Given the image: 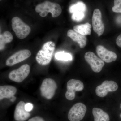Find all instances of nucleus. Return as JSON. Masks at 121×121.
<instances>
[{
    "mask_svg": "<svg viewBox=\"0 0 121 121\" xmlns=\"http://www.w3.org/2000/svg\"><path fill=\"white\" fill-rule=\"evenodd\" d=\"M55 48V44L52 41H48L44 43L36 56L37 63L42 66L49 64L52 60Z\"/></svg>",
    "mask_w": 121,
    "mask_h": 121,
    "instance_id": "nucleus-1",
    "label": "nucleus"
},
{
    "mask_svg": "<svg viewBox=\"0 0 121 121\" xmlns=\"http://www.w3.org/2000/svg\"><path fill=\"white\" fill-rule=\"evenodd\" d=\"M36 12L39 13L41 17H45L48 13H52V17H56L61 14L62 8L57 3L46 1L37 5L35 8Z\"/></svg>",
    "mask_w": 121,
    "mask_h": 121,
    "instance_id": "nucleus-2",
    "label": "nucleus"
},
{
    "mask_svg": "<svg viewBox=\"0 0 121 121\" xmlns=\"http://www.w3.org/2000/svg\"><path fill=\"white\" fill-rule=\"evenodd\" d=\"M12 26L13 31L17 38L19 39L26 38L31 32L30 27L17 17H13L12 19Z\"/></svg>",
    "mask_w": 121,
    "mask_h": 121,
    "instance_id": "nucleus-3",
    "label": "nucleus"
},
{
    "mask_svg": "<svg viewBox=\"0 0 121 121\" xmlns=\"http://www.w3.org/2000/svg\"><path fill=\"white\" fill-rule=\"evenodd\" d=\"M57 89L56 82L52 79L47 78L43 81L40 87V90L43 97L50 99L54 97Z\"/></svg>",
    "mask_w": 121,
    "mask_h": 121,
    "instance_id": "nucleus-4",
    "label": "nucleus"
},
{
    "mask_svg": "<svg viewBox=\"0 0 121 121\" xmlns=\"http://www.w3.org/2000/svg\"><path fill=\"white\" fill-rule=\"evenodd\" d=\"M87 110L86 106L82 103L75 104L71 108L68 114L70 121H80L84 117Z\"/></svg>",
    "mask_w": 121,
    "mask_h": 121,
    "instance_id": "nucleus-5",
    "label": "nucleus"
},
{
    "mask_svg": "<svg viewBox=\"0 0 121 121\" xmlns=\"http://www.w3.org/2000/svg\"><path fill=\"white\" fill-rule=\"evenodd\" d=\"M30 71V66L28 64H24L18 69L11 71L9 74V78L15 82H22L28 77Z\"/></svg>",
    "mask_w": 121,
    "mask_h": 121,
    "instance_id": "nucleus-6",
    "label": "nucleus"
},
{
    "mask_svg": "<svg viewBox=\"0 0 121 121\" xmlns=\"http://www.w3.org/2000/svg\"><path fill=\"white\" fill-rule=\"evenodd\" d=\"M84 84L80 80L75 79L69 80L67 83V91L65 93V97L68 100H73L75 96V92L80 91L84 89Z\"/></svg>",
    "mask_w": 121,
    "mask_h": 121,
    "instance_id": "nucleus-7",
    "label": "nucleus"
},
{
    "mask_svg": "<svg viewBox=\"0 0 121 121\" xmlns=\"http://www.w3.org/2000/svg\"><path fill=\"white\" fill-rule=\"evenodd\" d=\"M84 59L90 66L92 70L96 73L100 72L105 65L104 61L91 52H86L84 55Z\"/></svg>",
    "mask_w": 121,
    "mask_h": 121,
    "instance_id": "nucleus-8",
    "label": "nucleus"
},
{
    "mask_svg": "<svg viewBox=\"0 0 121 121\" xmlns=\"http://www.w3.org/2000/svg\"><path fill=\"white\" fill-rule=\"evenodd\" d=\"M118 89V86L115 82L105 80L96 87L95 93L98 97H104L107 95L108 92L115 91Z\"/></svg>",
    "mask_w": 121,
    "mask_h": 121,
    "instance_id": "nucleus-9",
    "label": "nucleus"
},
{
    "mask_svg": "<svg viewBox=\"0 0 121 121\" xmlns=\"http://www.w3.org/2000/svg\"><path fill=\"white\" fill-rule=\"evenodd\" d=\"M31 52L28 50H22L16 52L8 58L6 61V65L11 67L28 58Z\"/></svg>",
    "mask_w": 121,
    "mask_h": 121,
    "instance_id": "nucleus-10",
    "label": "nucleus"
},
{
    "mask_svg": "<svg viewBox=\"0 0 121 121\" xmlns=\"http://www.w3.org/2000/svg\"><path fill=\"white\" fill-rule=\"evenodd\" d=\"M102 14L99 9H95L93 12L92 22L93 30L99 36L104 32L105 27L102 19Z\"/></svg>",
    "mask_w": 121,
    "mask_h": 121,
    "instance_id": "nucleus-11",
    "label": "nucleus"
},
{
    "mask_svg": "<svg viewBox=\"0 0 121 121\" xmlns=\"http://www.w3.org/2000/svg\"><path fill=\"white\" fill-rule=\"evenodd\" d=\"M96 51L99 58L106 63H111L117 59V54L113 52L107 50L102 45L97 46Z\"/></svg>",
    "mask_w": 121,
    "mask_h": 121,
    "instance_id": "nucleus-12",
    "label": "nucleus"
},
{
    "mask_svg": "<svg viewBox=\"0 0 121 121\" xmlns=\"http://www.w3.org/2000/svg\"><path fill=\"white\" fill-rule=\"evenodd\" d=\"M25 105L24 102L21 101L16 106L14 113V119L16 121H25L30 117L31 114L26 110Z\"/></svg>",
    "mask_w": 121,
    "mask_h": 121,
    "instance_id": "nucleus-13",
    "label": "nucleus"
},
{
    "mask_svg": "<svg viewBox=\"0 0 121 121\" xmlns=\"http://www.w3.org/2000/svg\"><path fill=\"white\" fill-rule=\"evenodd\" d=\"M17 91L15 87L10 85H5L0 86V100L4 99H10L14 96Z\"/></svg>",
    "mask_w": 121,
    "mask_h": 121,
    "instance_id": "nucleus-14",
    "label": "nucleus"
},
{
    "mask_svg": "<svg viewBox=\"0 0 121 121\" xmlns=\"http://www.w3.org/2000/svg\"><path fill=\"white\" fill-rule=\"evenodd\" d=\"M67 35L73 41H76L79 44L80 48H83L86 45L87 39L85 36L83 35L72 29L68 31Z\"/></svg>",
    "mask_w": 121,
    "mask_h": 121,
    "instance_id": "nucleus-15",
    "label": "nucleus"
},
{
    "mask_svg": "<svg viewBox=\"0 0 121 121\" xmlns=\"http://www.w3.org/2000/svg\"><path fill=\"white\" fill-rule=\"evenodd\" d=\"M92 113L94 121H110L109 115L100 108H93Z\"/></svg>",
    "mask_w": 121,
    "mask_h": 121,
    "instance_id": "nucleus-16",
    "label": "nucleus"
},
{
    "mask_svg": "<svg viewBox=\"0 0 121 121\" xmlns=\"http://www.w3.org/2000/svg\"><path fill=\"white\" fill-rule=\"evenodd\" d=\"M91 27L90 24L87 23L83 24L75 25L74 26L73 29L74 31L78 33L86 36L91 35Z\"/></svg>",
    "mask_w": 121,
    "mask_h": 121,
    "instance_id": "nucleus-17",
    "label": "nucleus"
},
{
    "mask_svg": "<svg viewBox=\"0 0 121 121\" xmlns=\"http://www.w3.org/2000/svg\"><path fill=\"white\" fill-rule=\"evenodd\" d=\"M13 40V36L11 32L6 31L0 35V50H4L6 44L11 43Z\"/></svg>",
    "mask_w": 121,
    "mask_h": 121,
    "instance_id": "nucleus-18",
    "label": "nucleus"
},
{
    "mask_svg": "<svg viewBox=\"0 0 121 121\" xmlns=\"http://www.w3.org/2000/svg\"><path fill=\"white\" fill-rule=\"evenodd\" d=\"M86 10V6L83 2L79 1L72 5L70 7L69 11L71 13H85Z\"/></svg>",
    "mask_w": 121,
    "mask_h": 121,
    "instance_id": "nucleus-19",
    "label": "nucleus"
},
{
    "mask_svg": "<svg viewBox=\"0 0 121 121\" xmlns=\"http://www.w3.org/2000/svg\"><path fill=\"white\" fill-rule=\"evenodd\" d=\"M55 58L59 60H71L72 59V56L70 54L66 53L64 52H57L55 55Z\"/></svg>",
    "mask_w": 121,
    "mask_h": 121,
    "instance_id": "nucleus-20",
    "label": "nucleus"
},
{
    "mask_svg": "<svg viewBox=\"0 0 121 121\" xmlns=\"http://www.w3.org/2000/svg\"><path fill=\"white\" fill-rule=\"evenodd\" d=\"M85 17L84 13H74L72 14L71 18L73 20L79 22L83 20Z\"/></svg>",
    "mask_w": 121,
    "mask_h": 121,
    "instance_id": "nucleus-21",
    "label": "nucleus"
},
{
    "mask_svg": "<svg viewBox=\"0 0 121 121\" xmlns=\"http://www.w3.org/2000/svg\"><path fill=\"white\" fill-rule=\"evenodd\" d=\"M113 12L121 13V0H114V6L112 8Z\"/></svg>",
    "mask_w": 121,
    "mask_h": 121,
    "instance_id": "nucleus-22",
    "label": "nucleus"
},
{
    "mask_svg": "<svg viewBox=\"0 0 121 121\" xmlns=\"http://www.w3.org/2000/svg\"><path fill=\"white\" fill-rule=\"evenodd\" d=\"M33 106L32 104L31 103H27L26 104L25 108L26 110L28 112H30L33 109Z\"/></svg>",
    "mask_w": 121,
    "mask_h": 121,
    "instance_id": "nucleus-23",
    "label": "nucleus"
},
{
    "mask_svg": "<svg viewBox=\"0 0 121 121\" xmlns=\"http://www.w3.org/2000/svg\"><path fill=\"white\" fill-rule=\"evenodd\" d=\"M28 121H45L44 119L41 117L36 116L32 118L31 119H29Z\"/></svg>",
    "mask_w": 121,
    "mask_h": 121,
    "instance_id": "nucleus-24",
    "label": "nucleus"
},
{
    "mask_svg": "<svg viewBox=\"0 0 121 121\" xmlns=\"http://www.w3.org/2000/svg\"><path fill=\"white\" fill-rule=\"evenodd\" d=\"M116 43L118 47L121 48V34L117 37Z\"/></svg>",
    "mask_w": 121,
    "mask_h": 121,
    "instance_id": "nucleus-25",
    "label": "nucleus"
},
{
    "mask_svg": "<svg viewBox=\"0 0 121 121\" xmlns=\"http://www.w3.org/2000/svg\"><path fill=\"white\" fill-rule=\"evenodd\" d=\"M16 97L14 96H13V97L11 98V99H10V101H11L12 102H13L15 101V100H16Z\"/></svg>",
    "mask_w": 121,
    "mask_h": 121,
    "instance_id": "nucleus-26",
    "label": "nucleus"
},
{
    "mask_svg": "<svg viewBox=\"0 0 121 121\" xmlns=\"http://www.w3.org/2000/svg\"><path fill=\"white\" fill-rule=\"evenodd\" d=\"M120 108H121V105H120ZM120 118H121V114H120Z\"/></svg>",
    "mask_w": 121,
    "mask_h": 121,
    "instance_id": "nucleus-27",
    "label": "nucleus"
},
{
    "mask_svg": "<svg viewBox=\"0 0 121 121\" xmlns=\"http://www.w3.org/2000/svg\"><path fill=\"white\" fill-rule=\"evenodd\" d=\"M0 0L1 1L2 0Z\"/></svg>",
    "mask_w": 121,
    "mask_h": 121,
    "instance_id": "nucleus-28",
    "label": "nucleus"
}]
</instances>
